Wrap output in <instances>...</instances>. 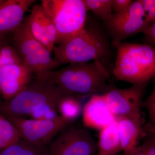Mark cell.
I'll return each instance as SVG.
<instances>
[{
	"label": "cell",
	"instance_id": "obj_1",
	"mask_svg": "<svg viewBox=\"0 0 155 155\" xmlns=\"http://www.w3.org/2000/svg\"><path fill=\"white\" fill-rule=\"evenodd\" d=\"M112 47L102 25L95 19L87 17L84 27L78 33L67 41L55 46L54 59L59 66L93 60L111 75L115 64Z\"/></svg>",
	"mask_w": 155,
	"mask_h": 155
},
{
	"label": "cell",
	"instance_id": "obj_2",
	"mask_svg": "<svg viewBox=\"0 0 155 155\" xmlns=\"http://www.w3.org/2000/svg\"><path fill=\"white\" fill-rule=\"evenodd\" d=\"M110 74L98 63H73L49 72L42 79L58 87L68 96L79 99L106 93Z\"/></svg>",
	"mask_w": 155,
	"mask_h": 155
},
{
	"label": "cell",
	"instance_id": "obj_3",
	"mask_svg": "<svg viewBox=\"0 0 155 155\" xmlns=\"http://www.w3.org/2000/svg\"><path fill=\"white\" fill-rule=\"evenodd\" d=\"M115 48L117 55L112 73L116 79L134 85L148 83L155 77V47L123 41Z\"/></svg>",
	"mask_w": 155,
	"mask_h": 155
},
{
	"label": "cell",
	"instance_id": "obj_4",
	"mask_svg": "<svg viewBox=\"0 0 155 155\" xmlns=\"http://www.w3.org/2000/svg\"><path fill=\"white\" fill-rule=\"evenodd\" d=\"M67 96L53 84L35 78L20 93L4 103L2 113L7 118H24L46 105L58 106Z\"/></svg>",
	"mask_w": 155,
	"mask_h": 155
},
{
	"label": "cell",
	"instance_id": "obj_5",
	"mask_svg": "<svg viewBox=\"0 0 155 155\" xmlns=\"http://www.w3.org/2000/svg\"><path fill=\"white\" fill-rule=\"evenodd\" d=\"M41 5L55 27L56 45L72 38L85 25L88 11L83 0H42Z\"/></svg>",
	"mask_w": 155,
	"mask_h": 155
},
{
	"label": "cell",
	"instance_id": "obj_6",
	"mask_svg": "<svg viewBox=\"0 0 155 155\" xmlns=\"http://www.w3.org/2000/svg\"><path fill=\"white\" fill-rule=\"evenodd\" d=\"M14 47L35 79L41 80L59 66L51 53L34 37L26 19L14 31Z\"/></svg>",
	"mask_w": 155,
	"mask_h": 155
},
{
	"label": "cell",
	"instance_id": "obj_7",
	"mask_svg": "<svg viewBox=\"0 0 155 155\" xmlns=\"http://www.w3.org/2000/svg\"><path fill=\"white\" fill-rule=\"evenodd\" d=\"M151 24L146 18L141 0H135L126 11L118 14L113 13L102 25L115 48L128 38L143 33Z\"/></svg>",
	"mask_w": 155,
	"mask_h": 155
},
{
	"label": "cell",
	"instance_id": "obj_8",
	"mask_svg": "<svg viewBox=\"0 0 155 155\" xmlns=\"http://www.w3.org/2000/svg\"><path fill=\"white\" fill-rule=\"evenodd\" d=\"M7 118L16 127L20 138L41 146L49 145L61 130L72 123L61 116L51 120L17 117Z\"/></svg>",
	"mask_w": 155,
	"mask_h": 155
},
{
	"label": "cell",
	"instance_id": "obj_9",
	"mask_svg": "<svg viewBox=\"0 0 155 155\" xmlns=\"http://www.w3.org/2000/svg\"><path fill=\"white\" fill-rule=\"evenodd\" d=\"M49 147L51 155H94L97 151L91 132L72 124L61 130Z\"/></svg>",
	"mask_w": 155,
	"mask_h": 155
},
{
	"label": "cell",
	"instance_id": "obj_10",
	"mask_svg": "<svg viewBox=\"0 0 155 155\" xmlns=\"http://www.w3.org/2000/svg\"><path fill=\"white\" fill-rule=\"evenodd\" d=\"M147 84H134L125 89L112 86L104 94L108 107L116 119H141L142 100Z\"/></svg>",
	"mask_w": 155,
	"mask_h": 155
},
{
	"label": "cell",
	"instance_id": "obj_11",
	"mask_svg": "<svg viewBox=\"0 0 155 155\" xmlns=\"http://www.w3.org/2000/svg\"><path fill=\"white\" fill-rule=\"evenodd\" d=\"M33 75L31 69L23 64H12L0 69V90L5 101L25 89Z\"/></svg>",
	"mask_w": 155,
	"mask_h": 155
},
{
	"label": "cell",
	"instance_id": "obj_12",
	"mask_svg": "<svg viewBox=\"0 0 155 155\" xmlns=\"http://www.w3.org/2000/svg\"><path fill=\"white\" fill-rule=\"evenodd\" d=\"M25 19L34 37L51 54L56 45L57 31L41 4L34 5Z\"/></svg>",
	"mask_w": 155,
	"mask_h": 155
},
{
	"label": "cell",
	"instance_id": "obj_13",
	"mask_svg": "<svg viewBox=\"0 0 155 155\" xmlns=\"http://www.w3.org/2000/svg\"><path fill=\"white\" fill-rule=\"evenodd\" d=\"M84 125L101 130L116 121L106 102L104 94L93 95L82 110Z\"/></svg>",
	"mask_w": 155,
	"mask_h": 155
},
{
	"label": "cell",
	"instance_id": "obj_14",
	"mask_svg": "<svg viewBox=\"0 0 155 155\" xmlns=\"http://www.w3.org/2000/svg\"><path fill=\"white\" fill-rule=\"evenodd\" d=\"M35 0H8L0 5V33L13 31L21 25Z\"/></svg>",
	"mask_w": 155,
	"mask_h": 155
},
{
	"label": "cell",
	"instance_id": "obj_15",
	"mask_svg": "<svg viewBox=\"0 0 155 155\" xmlns=\"http://www.w3.org/2000/svg\"><path fill=\"white\" fill-rule=\"evenodd\" d=\"M122 151L130 155L137 146L142 130L141 119L119 118L116 119Z\"/></svg>",
	"mask_w": 155,
	"mask_h": 155
},
{
	"label": "cell",
	"instance_id": "obj_16",
	"mask_svg": "<svg viewBox=\"0 0 155 155\" xmlns=\"http://www.w3.org/2000/svg\"><path fill=\"white\" fill-rule=\"evenodd\" d=\"M98 155H116L122 151L117 120L100 130Z\"/></svg>",
	"mask_w": 155,
	"mask_h": 155
},
{
	"label": "cell",
	"instance_id": "obj_17",
	"mask_svg": "<svg viewBox=\"0 0 155 155\" xmlns=\"http://www.w3.org/2000/svg\"><path fill=\"white\" fill-rule=\"evenodd\" d=\"M0 155H51L49 145L33 144L20 138L15 144L0 151Z\"/></svg>",
	"mask_w": 155,
	"mask_h": 155
},
{
	"label": "cell",
	"instance_id": "obj_18",
	"mask_svg": "<svg viewBox=\"0 0 155 155\" xmlns=\"http://www.w3.org/2000/svg\"><path fill=\"white\" fill-rule=\"evenodd\" d=\"M20 138L17 129L11 121L0 115V151L15 144Z\"/></svg>",
	"mask_w": 155,
	"mask_h": 155
},
{
	"label": "cell",
	"instance_id": "obj_19",
	"mask_svg": "<svg viewBox=\"0 0 155 155\" xmlns=\"http://www.w3.org/2000/svg\"><path fill=\"white\" fill-rule=\"evenodd\" d=\"M58 109L60 116L72 123L80 116L83 108L78 98L67 96L59 103Z\"/></svg>",
	"mask_w": 155,
	"mask_h": 155
},
{
	"label": "cell",
	"instance_id": "obj_20",
	"mask_svg": "<svg viewBox=\"0 0 155 155\" xmlns=\"http://www.w3.org/2000/svg\"><path fill=\"white\" fill-rule=\"evenodd\" d=\"M87 11H92L95 17L102 20L107 21L113 14L112 0H83Z\"/></svg>",
	"mask_w": 155,
	"mask_h": 155
},
{
	"label": "cell",
	"instance_id": "obj_21",
	"mask_svg": "<svg viewBox=\"0 0 155 155\" xmlns=\"http://www.w3.org/2000/svg\"><path fill=\"white\" fill-rule=\"evenodd\" d=\"M23 62L14 47L8 45H0V69L12 64H22Z\"/></svg>",
	"mask_w": 155,
	"mask_h": 155
},
{
	"label": "cell",
	"instance_id": "obj_22",
	"mask_svg": "<svg viewBox=\"0 0 155 155\" xmlns=\"http://www.w3.org/2000/svg\"><path fill=\"white\" fill-rule=\"evenodd\" d=\"M58 106L55 105L48 104L43 106L29 115L30 119L37 120H51L58 118Z\"/></svg>",
	"mask_w": 155,
	"mask_h": 155
},
{
	"label": "cell",
	"instance_id": "obj_23",
	"mask_svg": "<svg viewBox=\"0 0 155 155\" xmlns=\"http://www.w3.org/2000/svg\"><path fill=\"white\" fill-rule=\"evenodd\" d=\"M130 155H155V134L147 137Z\"/></svg>",
	"mask_w": 155,
	"mask_h": 155
},
{
	"label": "cell",
	"instance_id": "obj_24",
	"mask_svg": "<svg viewBox=\"0 0 155 155\" xmlns=\"http://www.w3.org/2000/svg\"><path fill=\"white\" fill-rule=\"evenodd\" d=\"M154 87L150 95L143 102L142 107L147 109L150 120L155 125V76L153 78Z\"/></svg>",
	"mask_w": 155,
	"mask_h": 155
},
{
	"label": "cell",
	"instance_id": "obj_25",
	"mask_svg": "<svg viewBox=\"0 0 155 155\" xmlns=\"http://www.w3.org/2000/svg\"><path fill=\"white\" fill-rule=\"evenodd\" d=\"M141 2L147 21L152 23L155 20V0H141Z\"/></svg>",
	"mask_w": 155,
	"mask_h": 155
},
{
	"label": "cell",
	"instance_id": "obj_26",
	"mask_svg": "<svg viewBox=\"0 0 155 155\" xmlns=\"http://www.w3.org/2000/svg\"><path fill=\"white\" fill-rule=\"evenodd\" d=\"M132 0H112V11L114 14L122 13L129 8Z\"/></svg>",
	"mask_w": 155,
	"mask_h": 155
},
{
	"label": "cell",
	"instance_id": "obj_27",
	"mask_svg": "<svg viewBox=\"0 0 155 155\" xmlns=\"http://www.w3.org/2000/svg\"><path fill=\"white\" fill-rule=\"evenodd\" d=\"M143 33V42L155 47V20Z\"/></svg>",
	"mask_w": 155,
	"mask_h": 155
},
{
	"label": "cell",
	"instance_id": "obj_28",
	"mask_svg": "<svg viewBox=\"0 0 155 155\" xmlns=\"http://www.w3.org/2000/svg\"><path fill=\"white\" fill-rule=\"evenodd\" d=\"M5 1H4V0H0V5H1Z\"/></svg>",
	"mask_w": 155,
	"mask_h": 155
},
{
	"label": "cell",
	"instance_id": "obj_29",
	"mask_svg": "<svg viewBox=\"0 0 155 155\" xmlns=\"http://www.w3.org/2000/svg\"><path fill=\"white\" fill-rule=\"evenodd\" d=\"M0 92H1V90H0Z\"/></svg>",
	"mask_w": 155,
	"mask_h": 155
},
{
	"label": "cell",
	"instance_id": "obj_30",
	"mask_svg": "<svg viewBox=\"0 0 155 155\" xmlns=\"http://www.w3.org/2000/svg\"></svg>",
	"mask_w": 155,
	"mask_h": 155
}]
</instances>
